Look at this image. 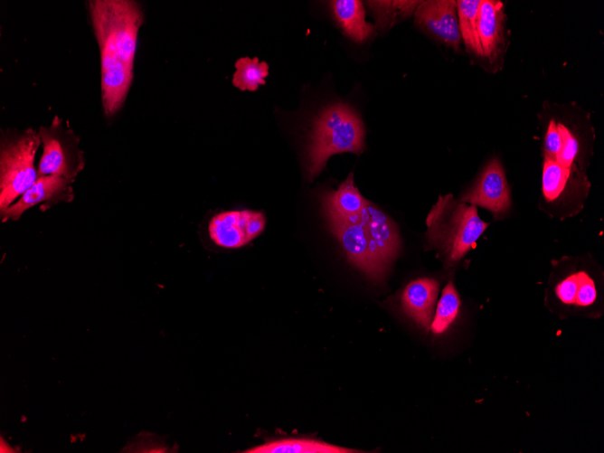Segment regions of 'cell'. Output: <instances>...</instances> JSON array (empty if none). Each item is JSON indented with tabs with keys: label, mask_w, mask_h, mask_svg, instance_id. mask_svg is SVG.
<instances>
[{
	"label": "cell",
	"mask_w": 604,
	"mask_h": 453,
	"mask_svg": "<svg viewBox=\"0 0 604 453\" xmlns=\"http://www.w3.org/2000/svg\"><path fill=\"white\" fill-rule=\"evenodd\" d=\"M88 6L99 49L102 107L105 115L111 117L123 107L132 84L144 16L140 5L132 0H92Z\"/></svg>",
	"instance_id": "obj_1"
},
{
	"label": "cell",
	"mask_w": 604,
	"mask_h": 453,
	"mask_svg": "<svg viewBox=\"0 0 604 453\" xmlns=\"http://www.w3.org/2000/svg\"><path fill=\"white\" fill-rule=\"evenodd\" d=\"M538 117L543 157L585 171L594 135L590 113L575 102L544 101Z\"/></svg>",
	"instance_id": "obj_2"
},
{
	"label": "cell",
	"mask_w": 604,
	"mask_h": 453,
	"mask_svg": "<svg viewBox=\"0 0 604 453\" xmlns=\"http://www.w3.org/2000/svg\"><path fill=\"white\" fill-rule=\"evenodd\" d=\"M364 127L356 110L346 103H334L316 118L307 147V171L312 181L335 154H361L364 149Z\"/></svg>",
	"instance_id": "obj_3"
},
{
	"label": "cell",
	"mask_w": 604,
	"mask_h": 453,
	"mask_svg": "<svg viewBox=\"0 0 604 453\" xmlns=\"http://www.w3.org/2000/svg\"><path fill=\"white\" fill-rule=\"evenodd\" d=\"M426 236L448 263L459 261L487 228L477 206L455 200L452 194L439 196L426 218Z\"/></svg>",
	"instance_id": "obj_4"
},
{
	"label": "cell",
	"mask_w": 604,
	"mask_h": 453,
	"mask_svg": "<svg viewBox=\"0 0 604 453\" xmlns=\"http://www.w3.org/2000/svg\"><path fill=\"white\" fill-rule=\"evenodd\" d=\"M41 139L33 128L2 132L0 141V215L37 180L34 165Z\"/></svg>",
	"instance_id": "obj_5"
},
{
	"label": "cell",
	"mask_w": 604,
	"mask_h": 453,
	"mask_svg": "<svg viewBox=\"0 0 604 453\" xmlns=\"http://www.w3.org/2000/svg\"><path fill=\"white\" fill-rule=\"evenodd\" d=\"M38 135L42 146L38 176L56 175L74 182L85 166L79 137L57 115L50 125L40 127Z\"/></svg>",
	"instance_id": "obj_6"
},
{
	"label": "cell",
	"mask_w": 604,
	"mask_h": 453,
	"mask_svg": "<svg viewBox=\"0 0 604 453\" xmlns=\"http://www.w3.org/2000/svg\"><path fill=\"white\" fill-rule=\"evenodd\" d=\"M590 183L586 172L576 165L566 166L544 158L542 195L544 203L563 212H576L586 200Z\"/></svg>",
	"instance_id": "obj_7"
},
{
	"label": "cell",
	"mask_w": 604,
	"mask_h": 453,
	"mask_svg": "<svg viewBox=\"0 0 604 453\" xmlns=\"http://www.w3.org/2000/svg\"><path fill=\"white\" fill-rule=\"evenodd\" d=\"M477 36L479 59L490 73L502 70L508 48L505 5L499 0H481L478 12Z\"/></svg>",
	"instance_id": "obj_8"
},
{
	"label": "cell",
	"mask_w": 604,
	"mask_h": 453,
	"mask_svg": "<svg viewBox=\"0 0 604 453\" xmlns=\"http://www.w3.org/2000/svg\"><path fill=\"white\" fill-rule=\"evenodd\" d=\"M328 223L349 260L370 278L373 280L382 278L386 269L374 251L360 214L351 220L328 221Z\"/></svg>",
	"instance_id": "obj_9"
},
{
	"label": "cell",
	"mask_w": 604,
	"mask_h": 453,
	"mask_svg": "<svg viewBox=\"0 0 604 453\" xmlns=\"http://www.w3.org/2000/svg\"><path fill=\"white\" fill-rule=\"evenodd\" d=\"M459 201L484 207L495 217L510 209L511 191L505 169L497 158L486 164L475 184L460 196Z\"/></svg>",
	"instance_id": "obj_10"
},
{
	"label": "cell",
	"mask_w": 604,
	"mask_h": 453,
	"mask_svg": "<svg viewBox=\"0 0 604 453\" xmlns=\"http://www.w3.org/2000/svg\"><path fill=\"white\" fill-rule=\"evenodd\" d=\"M73 183L56 175L38 176L35 183L0 215L2 222L17 221L25 211L36 205L45 211L60 203L71 202Z\"/></svg>",
	"instance_id": "obj_11"
},
{
	"label": "cell",
	"mask_w": 604,
	"mask_h": 453,
	"mask_svg": "<svg viewBox=\"0 0 604 453\" xmlns=\"http://www.w3.org/2000/svg\"><path fill=\"white\" fill-rule=\"evenodd\" d=\"M414 23L445 45L459 52L462 41L458 27L457 1H421L414 12Z\"/></svg>",
	"instance_id": "obj_12"
},
{
	"label": "cell",
	"mask_w": 604,
	"mask_h": 453,
	"mask_svg": "<svg viewBox=\"0 0 604 453\" xmlns=\"http://www.w3.org/2000/svg\"><path fill=\"white\" fill-rule=\"evenodd\" d=\"M360 217L371 238L377 257L387 269L400 250V238L395 223L369 201L366 202Z\"/></svg>",
	"instance_id": "obj_13"
},
{
	"label": "cell",
	"mask_w": 604,
	"mask_h": 453,
	"mask_svg": "<svg viewBox=\"0 0 604 453\" xmlns=\"http://www.w3.org/2000/svg\"><path fill=\"white\" fill-rule=\"evenodd\" d=\"M438 294V281L429 278L410 282L401 294L404 312L425 332L430 329Z\"/></svg>",
	"instance_id": "obj_14"
},
{
	"label": "cell",
	"mask_w": 604,
	"mask_h": 453,
	"mask_svg": "<svg viewBox=\"0 0 604 453\" xmlns=\"http://www.w3.org/2000/svg\"><path fill=\"white\" fill-rule=\"evenodd\" d=\"M321 205L327 221H347L357 217L367 200L354 184L351 172L336 190L323 192Z\"/></svg>",
	"instance_id": "obj_15"
},
{
	"label": "cell",
	"mask_w": 604,
	"mask_h": 453,
	"mask_svg": "<svg viewBox=\"0 0 604 453\" xmlns=\"http://www.w3.org/2000/svg\"><path fill=\"white\" fill-rule=\"evenodd\" d=\"M247 210L228 211L214 215L208 226L209 235L218 246L229 249L250 242L245 230Z\"/></svg>",
	"instance_id": "obj_16"
},
{
	"label": "cell",
	"mask_w": 604,
	"mask_h": 453,
	"mask_svg": "<svg viewBox=\"0 0 604 453\" xmlns=\"http://www.w3.org/2000/svg\"><path fill=\"white\" fill-rule=\"evenodd\" d=\"M334 16L344 33L353 41L363 42L373 33V25L366 21L363 5L358 0L330 2Z\"/></svg>",
	"instance_id": "obj_17"
},
{
	"label": "cell",
	"mask_w": 604,
	"mask_h": 453,
	"mask_svg": "<svg viewBox=\"0 0 604 453\" xmlns=\"http://www.w3.org/2000/svg\"><path fill=\"white\" fill-rule=\"evenodd\" d=\"M245 453H354L361 452L311 438L288 437L271 439Z\"/></svg>",
	"instance_id": "obj_18"
},
{
	"label": "cell",
	"mask_w": 604,
	"mask_h": 453,
	"mask_svg": "<svg viewBox=\"0 0 604 453\" xmlns=\"http://www.w3.org/2000/svg\"><path fill=\"white\" fill-rule=\"evenodd\" d=\"M558 299L564 305L589 307L597 299L593 279L584 271L572 273L555 287Z\"/></svg>",
	"instance_id": "obj_19"
},
{
	"label": "cell",
	"mask_w": 604,
	"mask_h": 453,
	"mask_svg": "<svg viewBox=\"0 0 604 453\" xmlns=\"http://www.w3.org/2000/svg\"><path fill=\"white\" fill-rule=\"evenodd\" d=\"M481 0L457 1L458 27L465 48L479 59L480 49L477 36L478 12Z\"/></svg>",
	"instance_id": "obj_20"
},
{
	"label": "cell",
	"mask_w": 604,
	"mask_h": 453,
	"mask_svg": "<svg viewBox=\"0 0 604 453\" xmlns=\"http://www.w3.org/2000/svg\"><path fill=\"white\" fill-rule=\"evenodd\" d=\"M460 298L452 281H449L441 292L440 298L434 311L430 325L432 334H444L458 316Z\"/></svg>",
	"instance_id": "obj_21"
},
{
	"label": "cell",
	"mask_w": 604,
	"mask_h": 453,
	"mask_svg": "<svg viewBox=\"0 0 604 453\" xmlns=\"http://www.w3.org/2000/svg\"><path fill=\"white\" fill-rule=\"evenodd\" d=\"M235 68L232 84L241 90L254 91L266 83L269 65L265 61H260L257 57L241 58L235 62Z\"/></svg>",
	"instance_id": "obj_22"
},
{
	"label": "cell",
	"mask_w": 604,
	"mask_h": 453,
	"mask_svg": "<svg viewBox=\"0 0 604 453\" xmlns=\"http://www.w3.org/2000/svg\"><path fill=\"white\" fill-rule=\"evenodd\" d=\"M421 1H368L367 5L375 14L377 23L383 28L408 18Z\"/></svg>",
	"instance_id": "obj_23"
},
{
	"label": "cell",
	"mask_w": 604,
	"mask_h": 453,
	"mask_svg": "<svg viewBox=\"0 0 604 453\" xmlns=\"http://www.w3.org/2000/svg\"><path fill=\"white\" fill-rule=\"evenodd\" d=\"M265 223L266 219L262 212L247 210L245 230L250 241L261 233Z\"/></svg>",
	"instance_id": "obj_24"
}]
</instances>
